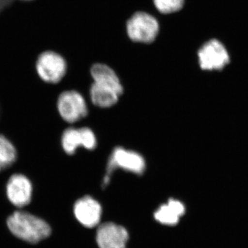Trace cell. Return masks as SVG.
Returning <instances> with one entry per match:
<instances>
[{
  "label": "cell",
  "mask_w": 248,
  "mask_h": 248,
  "mask_svg": "<svg viewBox=\"0 0 248 248\" xmlns=\"http://www.w3.org/2000/svg\"><path fill=\"white\" fill-rule=\"evenodd\" d=\"M17 158L14 145L3 135H0V172L10 167Z\"/></svg>",
  "instance_id": "cell-14"
},
{
  "label": "cell",
  "mask_w": 248,
  "mask_h": 248,
  "mask_svg": "<svg viewBox=\"0 0 248 248\" xmlns=\"http://www.w3.org/2000/svg\"><path fill=\"white\" fill-rule=\"evenodd\" d=\"M7 226L15 236L31 244L45 239L51 232L45 220L27 212H15L8 218Z\"/></svg>",
  "instance_id": "cell-1"
},
{
  "label": "cell",
  "mask_w": 248,
  "mask_h": 248,
  "mask_svg": "<svg viewBox=\"0 0 248 248\" xmlns=\"http://www.w3.org/2000/svg\"><path fill=\"white\" fill-rule=\"evenodd\" d=\"M102 210L99 202L90 196L79 199L74 205V213L77 219L87 228H93L99 224Z\"/></svg>",
  "instance_id": "cell-9"
},
{
  "label": "cell",
  "mask_w": 248,
  "mask_h": 248,
  "mask_svg": "<svg viewBox=\"0 0 248 248\" xmlns=\"http://www.w3.org/2000/svg\"><path fill=\"white\" fill-rule=\"evenodd\" d=\"M36 68L39 76L46 82L58 84L66 76L68 66L66 60L60 54L47 51L39 57Z\"/></svg>",
  "instance_id": "cell-6"
},
{
  "label": "cell",
  "mask_w": 248,
  "mask_h": 248,
  "mask_svg": "<svg viewBox=\"0 0 248 248\" xmlns=\"http://www.w3.org/2000/svg\"><path fill=\"white\" fill-rule=\"evenodd\" d=\"M146 161L141 155L131 150L118 147L111 153L107 165V174L103 182L104 186H107L115 170L122 169L137 175H141L146 170Z\"/></svg>",
  "instance_id": "cell-3"
},
{
  "label": "cell",
  "mask_w": 248,
  "mask_h": 248,
  "mask_svg": "<svg viewBox=\"0 0 248 248\" xmlns=\"http://www.w3.org/2000/svg\"><path fill=\"white\" fill-rule=\"evenodd\" d=\"M199 66L203 71H220L230 62L226 47L220 41L212 39L205 41L197 51Z\"/></svg>",
  "instance_id": "cell-4"
},
{
  "label": "cell",
  "mask_w": 248,
  "mask_h": 248,
  "mask_svg": "<svg viewBox=\"0 0 248 248\" xmlns=\"http://www.w3.org/2000/svg\"><path fill=\"white\" fill-rule=\"evenodd\" d=\"M96 239L99 248H125L128 232L115 223H103L98 228Z\"/></svg>",
  "instance_id": "cell-7"
},
{
  "label": "cell",
  "mask_w": 248,
  "mask_h": 248,
  "mask_svg": "<svg viewBox=\"0 0 248 248\" xmlns=\"http://www.w3.org/2000/svg\"><path fill=\"white\" fill-rule=\"evenodd\" d=\"M59 113L65 122L73 124L86 117L89 112L87 103L78 91H65L58 98Z\"/></svg>",
  "instance_id": "cell-5"
},
{
  "label": "cell",
  "mask_w": 248,
  "mask_h": 248,
  "mask_svg": "<svg viewBox=\"0 0 248 248\" xmlns=\"http://www.w3.org/2000/svg\"><path fill=\"white\" fill-rule=\"evenodd\" d=\"M32 192V184L29 179L22 174L13 175L6 186V193L10 202L19 208L30 203Z\"/></svg>",
  "instance_id": "cell-8"
},
{
  "label": "cell",
  "mask_w": 248,
  "mask_h": 248,
  "mask_svg": "<svg viewBox=\"0 0 248 248\" xmlns=\"http://www.w3.org/2000/svg\"><path fill=\"white\" fill-rule=\"evenodd\" d=\"M126 31L132 42L149 45L156 40L159 24L154 16L144 11H138L127 21Z\"/></svg>",
  "instance_id": "cell-2"
},
{
  "label": "cell",
  "mask_w": 248,
  "mask_h": 248,
  "mask_svg": "<svg viewBox=\"0 0 248 248\" xmlns=\"http://www.w3.org/2000/svg\"><path fill=\"white\" fill-rule=\"evenodd\" d=\"M62 145L65 153L69 155L76 153L79 147L86 146V135L84 128L66 129L62 137Z\"/></svg>",
  "instance_id": "cell-13"
},
{
  "label": "cell",
  "mask_w": 248,
  "mask_h": 248,
  "mask_svg": "<svg viewBox=\"0 0 248 248\" xmlns=\"http://www.w3.org/2000/svg\"><path fill=\"white\" fill-rule=\"evenodd\" d=\"M185 211V206L182 202L170 199L167 203L161 205L155 212V218L156 221L166 226H175Z\"/></svg>",
  "instance_id": "cell-11"
},
{
  "label": "cell",
  "mask_w": 248,
  "mask_h": 248,
  "mask_svg": "<svg viewBox=\"0 0 248 248\" xmlns=\"http://www.w3.org/2000/svg\"><path fill=\"white\" fill-rule=\"evenodd\" d=\"M153 3L158 12L169 15L180 11L184 7L185 0H153Z\"/></svg>",
  "instance_id": "cell-15"
},
{
  "label": "cell",
  "mask_w": 248,
  "mask_h": 248,
  "mask_svg": "<svg viewBox=\"0 0 248 248\" xmlns=\"http://www.w3.org/2000/svg\"><path fill=\"white\" fill-rule=\"evenodd\" d=\"M120 97V94H117L113 90L95 83L93 82L90 88L91 102L96 107L102 108L113 107L118 102Z\"/></svg>",
  "instance_id": "cell-12"
},
{
  "label": "cell",
  "mask_w": 248,
  "mask_h": 248,
  "mask_svg": "<svg viewBox=\"0 0 248 248\" xmlns=\"http://www.w3.org/2000/svg\"><path fill=\"white\" fill-rule=\"evenodd\" d=\"M89 72L93 83L113 90L120 96L123 94L122 80L112 67L104 63H95L91 66Z\"/></svg>",
  "instance_id": "cell-10"
}]
</instances>
